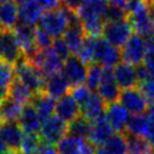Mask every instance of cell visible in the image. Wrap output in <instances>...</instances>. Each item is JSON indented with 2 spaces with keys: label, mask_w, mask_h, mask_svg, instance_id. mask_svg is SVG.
Listing matches in <instances>:
<instances>
[{
  "label": "cell",
  "mask_w": 154,
  "mask_h": 154,
  "mask_svg": "<svg viewBox=\"0 0 154 154\" xmlns=\"http://www.w3.org/2000/svg\"><path fill=\"white\" fill-rule=\"evenodd\" d=\"M108 4L107 0H85L75 10L87 36H100L106 23Z\"/></svg>",
  "instance_id": "obj_1"
},
{
  "label": "cell",
  "mask_w": 154,
  "mask_h": 154,
  "mask_svg": "<svg viewBox=\"0 0 154 154\" xmlns=\"http://www.w3.org/2000/svg\"><path fill=\"white\" fill-rule=\"evenodd\" d=\"M128 20L136 34L143 37L154 36V7L146 0H128Z\"/></svg>",
  "instance_id": "obj_2"
},
{
  "label": "cell",
  "mask_w": 154,
  "mask_h": 154,
  "mask_svg": "<svg viewBox=\"0 0 154 154\" xmlns=\"http://www.w3.org/2000/svg\"><path fill=\"white\" fill-rule=\"evenodd\" d=\"M70 13L71 9L64 6H60L59 8L52 10H46L42 15L37 27L46 32L53 38L62 37L70 24Z\"/></svg>",
  "instance_id": "obj_3"
},
{
  "label": "cell",
  "mask_w": 154,
  "mask_h": 154,
  "mask_svg": "<svg viewBox=\"0 0 154 154\" xmlns=\"http://www.w3.org/2000/svg\"><path fill=\"white\" fill-rule=\"evenodd\" d=\"M14 66H15L16 79L26 85L34 92V94L43 92L46 77L37 66H35L25 57H22Z\"/></svg>",
  "instance_id": "obj_4"
},
{
  "label": "cell",
  "mask_w": 154,
  "mask_h": 154,
  "mask_svg": "<svg viewBox=\"0 0 154 154\" xmlns=\"http://www.w3.org/2000/svg\"><path fill=\"white\" fill-rule=\"evenodd\" d=\"M122 60L119 47L115 46L101 36L94 38V63H98L103 68H114Z\"/></svg>",
  "instance_id": "obj_5"
},
{
  "label": "cell",
  "mask_w": 154,
  "mask_h": 154,
  "mask_svg": "<svg viewBox=\"0 0 154 154\" xmlns=\"http://www.w3.org/2000/svg\"><path fill=\"white\" fill-rule=\"evenodd\" d=\"M27 60L35 66H37L46 78L61 72L64 63V61L52 50V47L45 50H37V52Z\"/></svg>",
  "instance_id": "obj_6"
},
{
  "label": "cell",
  "mask_w": 154,
  "mask_h": 154,
  "mask_svg": "<svg viewBox=\"0 0 154 154\" xmlns=\"http://www.w3.org/2000/svg\"><path fill=\"white\" fill-rule=\"evenodd\" d=\"M103 37L117 47H122L133 35V27L128 19L109 20L103 25Z\"/></svg>",
  "instance_id": "obj_7"
},
{
  "label": "cell",
  "mask_w": 154,
  "mask_h": 154,
  "mask_svg": "<svg viewBox=\"0 0 154 154\" xmlns=\"http://www.w3.org/2000/svg\"><path fill=\"white\" fill-rule=\"evenodd\" d=\"M147 51L146 38L138 34H133L128 41L122 46V60L132 65L143 64Z\"/></svg>",
  "instance_id": "obj_8"
},
{
  "label": "cell",
  "mask_w": 154,
  "mask_h": 154,
  "mask_svg": "<svg viewBox=\"0 0 154 154\" xmlns=\"http://www.w3.org/2000/svg\"><path fill=\"white\" fill-rule=\"evenodd\" d=\"M38 133L42 141L55 145L68 134V123L53 115L42 122Z\"/></svg>",
  "instance_id": "obj_9"
},
{
  "label": "cell",
  "mask_w": 154,
  "mask_h": 154,
  "mask_svg": "<svg viewBox=\"0 0 154 154\" xmlns=\"http://www.w3.org/2000/svg\"><path fill=\"white\" fill-rule=\"evenodd\" d=\"M118 101L128 110L131 115L145 114L150 106L144 94L136 87L122 90Z\"/></svg>",
  "instance_id": "obj_10"
},
{
  "label": "cell",
  "mask_w": 154,
  "mask_h": 154,
  "mask_svg": "<svg viewBox=\"0 0 154 154\" xmlns=\"http://www.w3.org/2000/svg\"><path fill=\"white\" fill-rule=\"evenodd\" d=\"M24 57L13 30H0V61L16 64Z\"/></svg>",
  "instance_id": "obj_11"
},
{
  "label": "cell",
  "mask_w": 154,
  "mask_h": 154,
  "mask_svg": "<svg viewBox=\"0 0 154 154\" xmlns=\"http://www.w3.org/2000/svg\"><path fill=\"white\" fill-rule=\"evenodd\" d=\"M62 72L72 87L85 85L88 72V65L80 57L72 54L64 61Z\"/></svg>",
  "instance_id": "obj_12"
},
{
  "label": "cell",
  "mask_w": 154,
  "mask_h": 154,
  "mask_svg": "<svg viewBox=\"0 0 154 154\" xmlns=\"http://www.w3.org/2000/svg\"><path fill=\"white\" fill-rule=\"evenodd\" d=\"M96 91L107 105L118 101L122 89L115 80L112 68H103V78Z\"/></svg>",
  "instance_id": "obj_13"
},
{
  "label": "cell",
  "mask_w": 154,
  "mask_h": 154,
  "mask_svg": "<svg viewBox=\"0 0 154 154\" xmlns=\"http://www.w3.org/2000/svg\"><path fill=\"white\" fill-rule=\"evenodd\" d=\"M56 149L59 154H94L96 147L87 138L66 134L57 143Z\"/></svg>",
  "instance_id": "obj_14"
},
{
  "label": "cell",
  "mask_w": 154,
  "mask_h": 154,
  "mask_svg": "<svg viewBox=\"0 0 154 154\" xmlns=\"http://www.w3.org/2000/svg\"><path fill=\"white\" fill-rule=\"evenodd\" d=\"M35 29L36 27H33V26L18 24L14 30L25 59H29L38 50L35 42Z\"/></svg>",
  "instance_id": "obj_15"
},
{
  "label": "cell",
  "mask_w": 154,
  "mask_h": 154,
  "mask_svg": "<svg viewBox=\"0 0 154 154\" xmlns=\"http://www.w3.org/2000/svg\"><path fill=\"white\" fill-rule=\"evenodd\" d=\"M131 116L132 115L128 112V110L119 101L108 103L106 107V111H105V117L107 118L111 127L114 128L115 132L119 133L126 131Z\"/></svg>",
  "instance_id": "obj_16"
},
{
  "label": "cell",
  "mask_w": 154,
  "mask_h": 154,
  "mask_svg": "<svg viewBox=\"0 0 154 154\" xmlns=\"http://www.w3.org/2000/svg\"><path fill=\"white\" fill-rule=\"evenodd\" d=\"M112 70L116 82L122 90L134 88L138 83L137 70L135 65L129 64L125 61H120L116 66H114Z\"/></svg>",
  "instance_id": "obj_17"
},
{
  "label": "cell",
  "mask_w": 154,
  "mask_h": 154,
  "mask_svg": "<svg viewBox=\"0 0 154 154\" xmlns=\"http://www.w3.org/2000/svg\"><path fill=\"white\" fill-rule=\"evenodd\" d=\"M114 133H115L114 128L111 127V125L103 115V117L91 122V128L87 140L90 143H92L94 146H100L103 145Z\"/></svg>",
  "instance_id": "obj_18"
},
{
  "label": "cell",
  "mask_w": 154,
  "mask_h": 154,
  "mask_svg": "<svg viewBox=\"0 0 154 154\" xmlns=\"http://www.w3.org/2000/svg\"><path fill=\"white\" fill-rule=\"evenodd\" d=\"M24 132L18 122H5L0 127V138L2 140L7 149L18 151L20 147Z\"/></svg>",
  "instance_id": "obj_19"
},
{
  "label": "cell",
  "mask_w": 154,
  "mask_h": 154,
  "mask_svg": "<svg viewBox=\"0 0 154 154\" xmlns=\"http://www.w3.org/2000/svg\"><path fill=\"white\" fill-rule=\"evenodd\" d=\"M71 88L72 86L70 85L69 80L61 71L46 78L44 92H46L47 94H50L51 97L57 100L69 94V92L71 91Z\"/></svg>",
  "instance_id": "obj_20"
},
{
  "label": "cell",
  "mask_w": 154,
  "mask_h": 154,
  "mask_svg": "<svg viewBox=\"0 0 154 154\" xmlns=\"http://www.w3.org/2000/svg\"><path fill=\"white\" fill-rule=\"evenodd\" d=\"M55 115L69 124L81 115V107L71 94H66L64 97L57 99Z\"/></svg>",
  "instance_id": "obj_21"
},
{
  "label": "cell",
  "mask_w": 154,
  "mask_h": 154,
  "mask_svg": "<svg viewBox=\"0 0 154 154\" xmlns=\"http://www.w3.org/2000/svg\"><path fill=\"white\" fill-rule=\"evenodd\" d=\"M19 23V6L9 0L0 4V30H13Z\"/></svg>",
  "instance_id": "obj_22"
},
{
  "label": "cell",
  "mask_w": 154,
  "mask_h": 154,
  "mask_svg": "<svg viewBox=\"0 0 154 154\" xmlns=\"http://www.w3.org/2000/svg\"><path fill=\"white\" fill-rule=\"evenodd\" d=\"M44 10L36 0H30L19 5V23L23 25L36 27L38 25Z\"/></svg>",
  "instance_id": "obj_23"
},
{
  "label": "cell",
  "mask_w": 154,
  "mask_h": 154,
  "mask_svg": "<svg viewBox=\"0 0 154 154\" xmlns=\"http://www.w3.org/2000/svg\"><path fill=\"white\" fill-rule=\"evenodd\" d=\"M17 122L24 133H38L43 120L41 119L34 106L32 103H27L23 108Z\"/></svg>",
  "instance_id": "obj_24"
},
{
  "label": "cell",
  "mask_w": 154,
  "mask_h": 154,
  "mask_svg": "<svg viewBox=\"0 0 154 154\" xmlns=\"http://www.w3.org/2000/svg\"><path fill=\"white\" fill-rule=\"evenodd\" d=\"M32 105L34 106L36 111L38 112L39 117L42 120L47 119L48 117L55 115V107H56V99L51 97L46 92H39L34 94Z\"/></svg>",
  "instance_id": "obj_25"
},
{
  "label": "cell",
  "mask_w": 154,
  "mask_h": 154,
  "mask_svg": "<svg viewBox=\"0 0 154 154\" xmlns=\"http://www.w3.org/2000/svg\"><path fill=\"white\" fill-rule=\"evenodd\" d=\"M106 107L107 103L101 99V97L97 92H92L88 101L81 107V112L87 119L94 122L105 115Z\"/></svg>",
  "instance_id": "obj_26"
},
{
  "label": "cell",
  "mask_w": 154,
  "mask_h": 154,
  "mask_svg": "<svg viewBox=\"0 0 154 154\" xmlns=\"http://www.w3.org/2000/svg\"><path fill=\"white\" fill-rule=\"evenodd\" d=\"M9 97H11L23 105H27V103H32L34 92L22 81H19L18 79H15L9 88Z\"/></svg>",
  "instance_id": "obj_27"
},
{
  "label": "cell",
  "mask_w": 154,
  "mask_h": 154,
  "mask_svg": "<svg viewBox=\"0 0 154 154\" xmlns=\"http://www.w3.org/2000/svg\"><path fill=\"white\" fill-rule=\"evenodd\" d=\"M24 106L25 105L18 103L17 100L8 96L0 103V109H1L5 122H17L22 114Z\"/></svg>",
  "instance_id": "obj_28"
},
{
  "label": "cell",
  "mask_w": 154,
  "mask_h": 154,
  "mask_svg": "<svg viewBox=\"0 0 154 154\" xmlns=\"http://www.w3.org/2000/svg\"><path fill=\"white\" fill-rule=\"evenodd\" d=\"M103 146L110 154H128L127 138L124 134L119 132L114 133L103 144Z\"/></svg>",
  "instance_id": "obj_29"
},
{
  "label": "cell",
  "mask_w": 154,
  "mask_h": 154,
  "mask_svg": "<svg viewBox=\"0 0 154 154\" xmlns=\"http://www.w3.org/2000/svg\"><path fill=\"white\" fill-rule=\"evenodd\" d=\"M90 128H91V122L87 119L81 114L79 117H77L75 119L68 124V134L75 137L88 138Z\"/></svg>",
  "instance_id": "obj_30"
},
{
  "label": "cell",
  "mask_w": 154,
  "mask_h": 154,
  "mask_svg": "<svg viewBox=\"0 0 154 154\" xmlns=\"http://www.w3.org/2000/svg\"><path fill=\"white\" fill-rule=\"evenodd\" d=\"M128 154H154V149L144 137L126 135Z\"/></svg>",
  "instance_id": "obj_31"
},
{
  "label": "cell",
  "mask_w": 154,
  "mask_h": 154,
  "mask_svg": "<svg viewBox=\"0 0 154 154\" xmlns=\"http://www.w3.org/2000/svg\"><path fill=\"white\" fill-rule=\"evenodd\" d=\"M147 127V116L145 114L140 115H132L128 120V124L126 127V132L128 135L144 137Z\"/></svg>",
  "instance_id": "obj_32"
},
{
  "label": "cell",
  "mask_w": 154,
  "mask_h": 154,
  "mask_svg": "<svg viewBox=\"0 0 154 154\" xmlns=\"http://www.w3.org/2000/svg\"><path fill=\"white\" fill-rule=\"evenodd\" d=\"M42 143V138L37 133H24L22 143H20V153L35 154Z\"/></svg>",
  "instance_id": "obj_33"
},
{
  "label": "cell",
  "mask_w": 154,
  "mask_h": 154,
  "mask_svg": "<svg viewBox=\"0 0 154 154\" xmlns=\"http://www.w3.org/2000/svg\"><path fill=\"white\" fill-rule=\"evenodd\" d=\"M103 66L98 63H91L88 66V72L86 78V86L92 91H96L103 78Z\"/></svg>",
  "instance_id": "obj_34"
},
{
  "label": "cell",
  "mask_w": 154,
  "mask_h": 154,
  "mask_svg": "<svg viewBox=\"0 0 154 154\" xmlns=\"http://www.w3.org/2000/svg\"><path fill=\"white\" fill-rule=\"evenodd\" d=\"M94 36H86V39L82 44L81 48L79 50L77 54L78 57H80L85 63L87 64H91L94 63Z\"/></svg>",
  "instance_id": "obj_35"
},
{
  "label": "cell",
  "mask_w": 154,
  "mask_h": 154,
  "mask_svg": "<svg viewBox=\"0 0 154 154\" xmlns=\"http://www.w3.org/2000/svg\"><path fill=\"white\" fill-rule=\"evenodd\" d=\"M15 79H16V75H15L14 64L0 61V83L9 89Z\"/></svg>",
  "instance_id": "obj_36"
},
{
  "label": "cell",
  "mask_w": 154,
  "mask_h": 154,
  "mask_svg": "<svg viewBox=\"0 0 154 154\" xmlns=\"http://www.w3.org/2000/svg\"><path fill=\"white\" fill-rule=\"evenodd\" d=\"M92 90H90L86 85H80V86H75L71 88V96H72L74 100L79 103V106L82 107L85 103L88 101V99L91 97L92 94Z\"/></svg>",
  "instance_id": "obj_37"
},
{
  "label": "cell",
  "mask_w": 154,
  "mask_h": 154,
  "mask_svg": "<svg viewBox=\"0 0 154 154\" xmlns=\"http://www.w3.org/2000/svg\"><path fill=\"white\" fill-rule=\"evenodd\" d=\"M146 42H147V51L143 65L146 68L150 77L154 78V36L147 37Z\"/></svg>",
  "instance_id": "obj_38"
},
{
  "label": "cell",
  "mask_w": 154,
  "mask_h": 154,
  "mask_svg": "<svg viewBox=\"0 0 154 154\" xmlns=\"http://www.w3.org/2000/svg\"><path fill=\"white\" fill-rule=\"evenodd\" d=\"M146 116H147V127H146V133L144 138L154 149V103H150Z\"/></svg>",
  "instance_id": "obj_39"
},
{
  "label": "cell",
  "mask_w": 154,
  "mask_h": 154,
  "mask_svg": "<svg viewBox=\"0 0 154 154\" xmlns=\"http://www.w3.org/2000/svg\"><path fill=\"white\" fill-rule=\"evenodd\" d=\"M51 47L52 50L55 52L63 61H65L69 56L71 55V51H70L68 44H66V42L64 41L63 37H57V38L53 39Z\"/></svg>",
  "instance_id": "obj_40"
},
{
  "label": "cell",
  "mask_w": 154,
  "mask_h": 154,
  "mask_svg": "<svg viewBox=\"0 0 154 154\" xmlns=\"http://www.w3.org/2000/svg\"><path fill=\"white\" fill-rule=\"evenodd\" d=\"M53 39L54 38L51 37L46 32L41 29L39 27H36V29H35V42H36V46L38 50L50 48L52 46Z\"/></svg>",
  "instance_id": "obj_41"
},
{
  "label": "cell",
  "mask_w": 154,
  "mask_h": 154,
  "mask_svg": "<svg viewBox=\"0 0 154 154\" xmlns=\"http://www.w3.org/2000/svg\"><path fill=\"white\" fill-rule=\"evenodd\" d=\"M128 16L127 10L123 8L116 7V6H110L108 7L107 14H106V22L109 20H122V19H126Z\"/></svg>",
  "instance_id": "obj_42"
},
{
  "label": "cell",
  "mask_w": 154,
  "mask_h": 154,
  "mask_svg": "<svg viewBox=\"0 0 154 154\" xmlns=\"http://www.w3.org/2000/svg\"><path fill=\"white\" fill-rule=\"evenodd\" d=\"M140 90L144 94L149 103H154V78H149L138 83Z\"/></svg>",
  "instance_id": "obj_43"
},
{
  "label": "cell",
  "mask_w": 154,
  "mask_h": 154,
  "mask_svg": "<svg viewBox=\"0 0 154 154\" xmlns=\"http://www.w3.org/2000/svg\"><path fill=\"white\" fill-rule=\"evenodd\" d=\"M35 154H59V152H57V149H56L55 145L42 141L38 150L36 151Z\"/></svg>",
  "instance_id": "obj_44"
},
{
  "label": "cell",
  "mask_w": 154,
  "mask_h": 154,
  "mask_svg": "<svg viewBox=\"0 0 154 154\" xmlns=\"http://www.w3.org/2000/svg\"><path fill=\"white\" fill-rule=\"evenodd\" d=\"M36 1L38 2L44 11L59 8L61 5V0H36Z\"/></svg>",
  "instance_id": "obj_45"
},
{
  "label": "cell",
  "mask_w": 154,
  "mask_h": 154,
  "mask_svg": "<svg viewBox=\"0 0 154 154\" xmlns=\"http://www.w3.org/2000/svg\"><path fill=\"white\" fill-rule=\"evenodd\" d=\"M61 1L63 2V6H64V7L75 11V10L81 6L82 2H83L85 0H61Z\"/></svg>",
  "instance_id": "obj_46"
},
{
  "label": "cell",
  "mask_w": 154,
  "mask_h": 154,
  "mask_svg": "<svg viewBox=\"0 0 154 154\" xmlns=\"http://www.w3.org/2000/svg\"><path fill=\"white\" fill-rule=\"evenodd\" d=\"M8 96H9V89L6 88V87H4L0 83V103H2Z\"/></svg>",
  "instance_id": "obj_47"
},
{
  "label": "cell",
  "mask_w": 154,
  "mask_h": 154,
  "mask_svg": "<svg viewBox=\"0 0 154 154\" xmlns=\"http://www.w3.org/2000/svg\"><path fill=\"white\" fill-rule=\"evenodd\" d=\"M94 154H110V153L108 152L107 149H106L105 146H103V145H100V146H98L97 149H94Z\"/></svg>",
  "instance_id": "obj_48"
},
{
  "label": "cell",
  "mask_w": 154,
  "mask_h": 154,
  "mask_svg": "<svg viewBox=\"0 0 154 154\" xmlns=\"http://www.w3.org/2000/svg\"><path fill=\"white\" fill-rule=\"evenodd\" d=\"M7 150V146L5 145V143L2 142V140L0 138V154H4Z\"/></svg>",
  "instance_id": "obj_49"
},
{
  "label": "cell",
  "mask_w": 154,
  "mask_h": 154,
  "mask_svg": "<svg viewBox=\"0 0 154 154\" xmlns=\"http://www.w3.org/2000/svg\"><path fill=\"white\" fill-rule=\"evenodd\" d=\"M5 123V119H4V116H2V112H1V109H0V127L2 126V124Z\"/></svg>",
  "instance_id": "obj_50"
},
{
  "label": "cell",
  "mask_w": 154,
  "mask_h": 154,
  "mask_svg": "<svg viewBox=\"0 0 154 154\" xmlns=\"http://www.w3.org/2000/svg\"><path fill=\"white\" fill-rule=\"evenodd\" d=\"M15 1H16V2H17V4H24V2H27V1H30V0H15Z\"/></svg>",
  "instance_id": "obj_51"
},
{
  "label": "cell",
  "mask_w": 154,
  "mask_h": 154,
  "mask_svg": "<svg viewBox=\"0 0 154 154\" xmlns=\"http://www.w3.org/2000/svg\"><path fill=\"white\" fill-rule=\"evenodd\" d=\"M146 1H147L149 4H151V5H153V4H154V0H146Z\"/></svg>",
  "instance_id": "obj_52"
},
{
  "label": "cell",
  "mask_w": 154,
  "mask_h": 154,
  "mask_svg": "<svg viewBox=\"0 0 154 154\" xmlns=\"http://www.w3.org/2000/svg\"><path fill=\"white\" fill-rule=\"evenodd\" d=\"M5 1H9V0H0V4H1V2H5Z\"/></svg>",
  "instance_id": "obj_53"
},
{
  "label": "cell",
  "mask_w": 154,
  "mask_h": 154,
  "mask_svg": "<svg viewBox=\"0 0 154 154\" xmlns=\"http://www.w3.org/2000/svg\"><path fill=\"white\" fill-rule=\"evenodd\" d=\"M17 154H23V153H17Z\"/></svg>",
  "instance_id": "obj_54"
}]
</instances>
